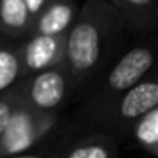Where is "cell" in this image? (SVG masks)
<instances>
[{
  "instance_id": "2",
  "label": "cell",
  "mask_w": 158,
  "mask_h": 158,
  "mask_svg": "<svg viewBox=\"0 0 158 158\" xmlns=\"http://www.w3.org/2000/svg\"><path fill=\"white\" fill-rule=\"evenodd\" d=\"M156 61V38L148 36L139 43L129 44L124 53L80 95L75 114L70 117L73 124L89 119L109 102L123 95L136 83L155 72Z\"/></svg>"
},
{
  "instance_id": "9",
  "label": "cell",
  "mask_w": 158,
  "mask_h": 158,
  "mask_svg": "<svg viewBox=\"0 0 158 158\" xmlns=\"http://www.w3.org/2000/svg\"><path fill=\"white\" fill-rule=\"evenodd\" d=\"M73 136H75V131L72 127L70 117L61 116L53 124L51 129L43 138H39L34 144L5 158H60V155L63 153L65 146Z\"/></svg>"
},
{
  "instance_id": "14",
  "label": "cell",
  "mask_w": 158,
  "mask_h": 158,
  "mask_svg": "<svg viewBox=\"0 0 158 158\" xmlns=\"http://www.w3.org/2000/svg\"><path fill=\"white\" fill-rule=\"evenodd\" d=\"M19 106V85L14 90L0 95V143L4 139V134L9 127L12 116Z\"/></svg>"
},
{
  "instance_id": "6",
  "label": "cell",
  "mask_w": 158,
  "mask_h": 158,
  "mask_svg": "<svg viewBox=\"0 0 158 158\" xmlns=\"http://www.w3.org/2000/svg\"><path fill=\"white\" fill-rule=\"evenodd\" d=\"M63 51H65V36H29L26 41L21 43L24 78L60 65L63 61Z\"/></svg>"
},
{
  "instance_id": "1",
  "label": "cell",
  "mask_w": 158,
  "mask_h": 158,
  "mask_svg": "<svg viewBox=\"0 0 158 158\" xmlns=\"http://www.w3.org/2000/svg\"><path fill=\"white\" fill-rule=\"evenodd\" d=\"M129 36L109 0H85L65 36L63 66L73 90V102L119 58Z\"/></svg>"
},
{
  "instance_id": "11",
  "label": "cell",
  "mask_w": 158,
  "mask_h": 158,
  "mask_svg": "<svg viewBox=\"0 0 158 158\" xmlns=\"http://www.w3.org/2000/svg\"><path fill=\"white\" fill-rule=\"evenodd\" d=\"M32 15L22 0H0V36L22 43L31 36Z\"/></svg>"
},
{
  "instance_id": "3",
  "label": "cell",
  "mask_w": 158,
  "mask_h": 158,
  "mask_svg": "<svg viewBox=\"0 0 158 158\" xmlns=\"http://www.w3.org/2000/svg\"><path fill=\"white\" fill-rule=\"evenodd\" d=\"M155 107H158V82L156 73L151 72L146 78L109 102L89 119L78 124H73L72 121L70 123L75 134L102 133L123 146L124 143H127L133 124Z\"/></svg>"
},
{
  "instance_id": "13",
  "label": "cell",
  "mask_w": 158,
  "mask_h": 158,
  "mask_svg": "<svg viewBox=\"0 0 158 158\" xmlns=\"http://www.w3.org/2000/svg\"><path fill=\"white\" fill-rule=\"evenodd\" d=\"M127 143L148 151L150 155H158V107L148 110L133 124Z\"/></svg>"
},
{
  "instance_id": "5",
  "label": "cell",
  "mask_w": 158,
  "mask_h": 158,
  "mask_svg": "<svg viewBox=\"0 0 158 158\" xmlns=\"http://www.w3.org/2000/svg\"><path fill=\"white\" fill-rule=\"evenodd\" d=\"M60 117L36 116V114L22 109L21 106H17L4 134V139L0 143V158L19 153V151L29 148L31 144H34L39 138H43L51 129L53 124Z\"/></svg>"
},
{
  "instance_id": "8",
  "label": "cell",
  "mask_w": 158,
  "mask_h": 158,
  "mask_svg": "<svg viewBox=\"0 0 158 158\" xmlns=\"http://www.w3.org/2000/svg\"><path fill=\"white\" fill-rule=\"evenodd\" d=\"M78 7L75 0H46L32 19L31 36H66L78 14Z\"/></svg>"
},
{
  "instance_id": "15",
  "label": "cell",
  "mask_w": 158,
  "mask_h": 158,
  "mask_svg": "<svg viewBox=\"0 0 158 158\" xmlns=\"http://www.w3.org/2000/svg\"><path fill=\"white\" fill-rule=\"evenodd\" d=\"M26 4V7H27V10H29V14L32 15V19L38 15V12L43 9V5L46 4V0H22Z\"/></svg>"
},
{
  "instance_id": "4",
  "label": "cell",
  "mask_w": 158,
  "mask_h": 158,
  "mask_svg": "<svg viewBox=\"0 0 158 158\" xmlns=\"http://www.w3.org/2000/svg\"><path fill=\"white\" fill-rule=\"evenodd\" d=\"M73 102V90L63 63L29 75L19 83V106L36 116L61 117Z\"/></svg>"
},
{
  "instance_id": "10",
  "label": "cell",
  "mask_w": 158,
  "mask_h": 158,
  "mask_svg": "<svg viewBox=\"0 0 158 158\" xmlns=\"http://www.w3.org/2000/svg\"><path fill=\"white\" fill-rule=\"evenodd\" d=\"M60 158H121V146L102 133L75 134Z\"/></svg>"
},
{
  "instance_id": "7",
  "label": "cell",
  "mask_w": 158,
  "mask_h": 158,
  "mask_svg": "<svg viewBox=\"0 0 158 158\" xmlns=\"http://www.w3.org/2000/svg\"><path fill=\"white\" fill-rule=\"evenodd\" d=\"M127 36L148 38L156 34L158 0H109Z\"/></svg>"
},
{
  "instance_id": "12",
  "label": "cell",
  "mask_w": 158,
  "mask_h": 158,
  "mask_svg": "<svg viewBox=\"0 0 158 158\" xmlns=\"http://www.w3.org/2000/svg\"><path fill=\"white\" fill-rule=\"evenodd\" d=\"M22 80L21 43L0 36V95L14 90Z\"/></svg>"
}]
</instances>
